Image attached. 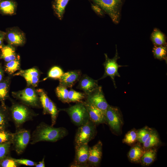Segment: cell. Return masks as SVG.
<instances>
[{"label": "cell", "instance_id": "obj_1", "mask_svg": "<svg viewBox=\"0 0 167 167\" xmlns=\"http://www.w3.org/2000/svg\"><path fill=\"white\" fill-rule=\"evenodd\" d=\"M68 134L67 130L63 127L55 128L43 124L37 130L34 141L56 142L66 136Z\"/></svg>", "mask_w": 167, "mask_h": 167}, {"label": "cell", "instance_id": "obj_2", "mask_svg": "<svg viewBox=\"0 0 167 167\" xmlns=\"http://www.w3.org/2000/svg\"><path fill=\"white\" fill-rule=\"evenodd\" d=\"M107 14L113 22H119L123 0H92Z\"/></svg>", "mask_w": 167, "mask_h": 167}, {"label": "cell", "instance_id": "obj_3", "mask_svg": "<svg viewBox=\"0 0 167 167\" xmlns=\"http://www.w3.org/2000/svg\"><path fill=\"white\" fill-rule=\"evenodd\" d=\"M62 110L67 113L71 122L76 126H79L90 120L88 114L83 101L77 103L76 104Z\"/></svg>", "mask_w": 167, "mask_h": 167}, {"label": "cell", "instance_id": "obj_4", "mask_svg": "<svg viewBox=\"0 0 167 167\" xmlns=\"http://www.w3.org/2000/svg\"><path fill=\"white\" fill-rule=\"evenodd\" d=\"M96 125L90 120L79 126L75 137V145L88 144L93 139L96 134Z\"/></svg>", "mask_w": 167, "mask_h": 167}, {"label": "cell", "instance_id": "obj_5", "mask_svg": "<svg viewBox=\"0 0 167 167\" xmlns=\"http://www.w3.org/2000/svg\"><path fill=\"white\" fill-rule=\"evenodd\" d=\"M105 57V61L103 63L105 69L104 75L99 80L104 79L107 76H109L112 80L114 87L115 88L116 86L115 84L114 78L115 76L120 77L118 72V70L119 67L126 66L118 65L117 62L118 59L120 58L118 53L117 46H116V53L114 56L113 58H109L106 54H104Z\"/></svg>", "mask_w": 167, "mask_h": 167}, {"label": "cell", "instance_id": "obj_6", "mask_svg": "<svg viewBox=\"0 0 167 167\" xmlns=\"http://www.w3.org/2000/svg\"><path fill=\"white\" fill-rule=\"evenodd\" d=\"M105 118L107 122L113 131H120L123 124L122 116L119 109L117 107L109 105L107 109Z\"/></svg>", "mask_w": 167, "mask_h": 167}, {"label": "cell", "instance_id": "obj_7", "mask_svg": "<svg viewBox=\"0 0 167 167\" xmlns=\"http://www.w3.org/2000/svg\"><path fill=\"white\" fill-rule=\"evenodd\" d=\"M85 101L92 104L105 114L109 104L105 98L102 87L99 86L91 93L86 95Z\"/></svg>", "mask_w": 167, "mask_h": 167}, {"label": "cell", "instance_id": "obj_8", "mask_svg": "<svg viewBox=\"0 0 167 167\" xmlns=\"http://www.w3.org/2000/svg\"><path fill=\"white\" fill-rule=\"evenodd\" d=\"M5 40L13 46L23 45L26 41L25 33L17 27L7 28L5 32Z\"/></svg>", "mask_w": 167, "mask_h": 167}, {"label": "cell", "instance_id": "obj_9", "mask_svg": "<svg viewBox=\"0 0 167 167\" xmlns=\"http://www.w3.org/2000/svg\"><path fill=\"white\" fill-rule=\"evenodd\" d=\"M75 156L71 167H88L89 147L88 144L75 145Z\"/></svg>", "mask_w": 167, "mask_h": 167}, {"label": "cell", "instance_id": "obj_10", "mask_svg": "<svg viewBox=\"0 0 167 167\" xmlns=\"http://www.w3.org/2000/svg\"><path fill=\"white\" fill-rule=\"evenodd\" d=\"M102 144L100 141L89 147L88 161V166L96 167L99 165L102 156Z\"/></svg>", "mask_w": 167, "mask_h": 167}, {"label": "cell", "instance_id": "obj_11", "mask_svg": "<svg viewBox=\"0 0 167 167\" xmlns=\"http://www.w3.org/2000/svg\"><path fill=\"white\" fill-rule=\"evenodd\" d=\"M88 114L90 120L96 125L106 122L105 114L100 109L85 101H83Z\"/></svg>", "mask_w": 167, "mask_h": 167}, {"label": "cell", "instance_id": "obj_12", "mask_svg": "<svg viewBox=\"0 0 167 167\" xmlns=\"http://www.w3.org/2000/svg\"><path fill=\"white\" fill-rule=\"evenodd\" d=\"M30 139L29 132L26 130L19 131L14 136V141L17 153H22L24 150Z\"/></svg>", "mask_w": 167, "mask_h": 167}, {"label": "cell", "instance_id": "obj_13", "mask_svg": "<svg viewBox=\"0 0 167 167\" xmlns=\"http://www.w3.org/2000/svg\"><path fill=\"white\" fill-rule=\"evenodd\" d=\"M81 72L79 70L70 71L64 73L59 80V85L67 88H72L79 80L81 77Z\"/></svg>", "mask_w": 167, "mask_h": 167}, {"label": "cell", "instance_id": "obj_14", "mask_svg": "<svg viewBox=\"0 0 167 167\" xmlns=\"http://www.w3.org/2000/svg\"><path fill=\"white\" fill-rule=\"evenodd\" d=\"M97 80L84 75L80 79L77 88L83 90L87 95L99 86Z\"/></svg>", "mask_w": 167, "mask_h": 167}, {"label": "cell", "instance_id": "obj_15", "mask_svg": "<svg viewBox=\"0 0 167 167\" xmlns=\"http://www.w3.org/2000/svg\"><path fill=\"white\" fill-rule=\"evenodd\" d=\"M17 96L21 100L31 105H36L38 101L37 96L35 91L30 88L19 91Z\"/></svg>", "mask_w": 167, "mask_h": 167}, {"label": "cell", "instance_id": "obj_16", "mask_svg": "<svg viewBox=\"0 0 167 167\" xmlns=\"http://www.w3.org/2000/svg\"><path fill=\"white\" fill-rule=\"evenodd\" d=\"M18 4L14 0H0V13L2 15L16 14Z\"/></svg>", "mask_w": 167, "mask_h": 167}, {"label": "cell", "instance_id": "obj_17", "mask_svg": "<svg viewBox=\"0 0 167 167\" xmlns=\"http://www.w3.org/2000/svg\"><path fill=\"white\" fill-rule=\"evenodd\" d=\"M12 113L14 120L18 124H21L24 122L28 115L27 109L21 105L14 107L12 110Z\"/></svg>", "mask_w": 167, "mask_h": 167}, {"label": "cell", "instance_id": "obj_18", "mask_svg": "<svg viewBox=\"0 0 167 167\" xmlns=\"http://www.w3.org/2000/svg\"><path fill=\"white\" fill-rule=\"evenodd\" d=\"M19 73L23 76L27 83L34 86H36L39 81V73L35 68H32L23 71Z\"/></svg>", "mask_w": 167, "mask_h": 167}, {"label": "cell", "instance_id": "obj_19", "mask_svg": "<svg viewBox=\"0 0 167 167\" xmlns=\"http://www.w3.org/2000/svg\"><path fill=\"white\" fill-rule=\"evenodd\" d=\"M0 59H3L6 62L16 58L17 57L14 48L12 45H4L0 49Z\"/></svg>", "mask_w": 167, "mask_h": 167}, {"label": "cell", "instance_id": "obj_20", "mask_svg": "<svg viewBox=\"0 0 167 167\" xmlns=\"http://www.w3.org/2000/svg\"><path fill=\"white\" fill-rule=\"evenodd\" d=\"M145 150L138 144L132 147L128 153V157L132 162L138 163L141 162Z\"/></svg>", "mask_w": 167, "mask_h": 167}, {"label": "cell", "instance_id": "obj_21", "mask_svg": "<svg viewBox=\"0 0 167 167\" xmlns=\"http://www.w3.org/2000/svg\"><path fill=\"white\" fill-rule=\"evenodd\" d=\"M70 0H54L52 3L54 12L57 17L61 20L63 17L65 7Z\"/></svg>", "mask_w": 167, "mask_h": 167}, {"label": "cell", "instance_id": "obj_22", "mask_svg": "<svg viewBox=\"0 0 167 167\" xmlns=\"http://www.w3.org/2000/svg\"><path fill=\"white\" fill-rule=\"evenodd\" d=\"M151 39L154 45H166L165 34L157 28H155L151 35Z\"/></svg>", "mask_w": 167, "mask_h": 167}, {"label": "cell", "instance_id": "obj_23", "mask_svg": "<svg viewBox=\"0 0 167 167\" xmlns=\"http://www.w3.org/2000/svg\"><path fill=\"white\" fill-rule=\"evenodd\" d=\"M156 155V150L151 148L145 150L142 157L141 161L144 165L148 166L155 160Z\"/></svg>", "mask_w": 167, "mask_h": 167}, {"label": "cell", "instance_id": "obj_24", "mask_svg": "<svg viewBox=\"0 0 167 167\" xmlns=\"http://www.w3.org/2000/svg\"><path fill=\"white\" fill-rule=\"evenodd\" d=\"M160 141L158 134L153 130L148 138L143 143V148L145 150L153 148L158 145Z\"/></svg>", "mask_w": 167, "mask_h": 167}, {"label": "cell", "instance_id": "obj_25", "mask_svg": "<svg viewBox=\"0 0 167 167\" xmlns=\"http://www.w3.org/2000/svg\"><path fill=\"white\" fill-rule=\"evenodd\" d=\"M86 96V95L84 93L77 92L71 88L68 92V103L71 102H83V100L85 99Z\"/></svg>", "mask_w": 167, "mask_h": 167}, {"label": "cell", "instance_id": "obj_26", "mask_svg": "<svg viewBox=\"0 0 167 167\" xmlns=\"http://www.w3.org/2000/svg\"><path fill=\"white\" fill-rule=\"evenodd\" d=\"M152 51L155 58L160 60H166V45H154Z\"/></svg>", "mask_w": 167, "mask_h": 167}, {"label": "cell", "instance_id": "obj_27", "mask_svg": "<svg viewBox=\"0 0 167 167\" xmlns=\"http://www.w3.org/2000/svg\"><path fill=\"white\" fill-rule=\"evenodd\" d=\"M20 63L19 57L14 60L6 62L5 65L4 71L9 74H12L18 70Z\"/></svg>", "mask_w": 167, "mask_h": 167}, {"label": "cell", "instance_id": "obj_28", "mask_svg": "<svg viewBox=\"0 0 167 167\" xmlns=\"http://www.w3.org/2000/svg\"><path fill=\"white\" fill-rule=\"evenodd\" d=\"M152 130L148 126H145L137 131V140L143 143L148 138Z\"/></svg>", "mask_w": 167, "mask_h": 167}, {"label": "cell", "instance_id": "obj_29", "mask_svg": "<svg viewBox=\"0 0 167 167\" xmlns=\"http://www.w3.org/2000/svg\"><path fill=\"white\" fill-rule=\"evenodd\" d=\"M55 92L57 96L62 102L68 103L69 91L67 88L59 85L56 88Z\"/></svg>", "mask_w": 167, "mask_h": 167}, {"label": "cell", "instance_id": "obj_30", "mask_svg": "<svg viewBox=\"0 0 167 167\" xmlns=\"http://www.w3.org/2000/svg\"><path fill=\"white\" fill-rule=\"evenodd\" d=\"M37 91L40 96V99L43 108L44 113H48V107L49 106L50 99L47 94L42 89H37Z\"/></svg>", "mask_w": 167, "mask_h": 167}, {"label": "cell", "instance_id": "obj_31", "mask_svg": "<svg viewBox=\"0 0 167 167\" xmlns=\"http://www.w3.org/2000/svg\"><path fill=\"white\" fill-rule=\"evenodd\" d=\"M64 72L60 67L55 66L52 67L49 71L47 76L44 79L46 80L48 78L59 79Z\"/></svg>", "mask_w": 167, "mask_h": 167}, {"label": "cell", "instance_id": "obj_32", "mask_svg": "<svg viewBox=\"0 0 167 167\" xmlns=\"http://www.w3.org/2000/svg\"><path fill=\"white\" fill-rule=\"evenodd\" d=\"M7 79H3L0 82V101H3L7 96L9 89Z\"/></svg>", "mask_w": 167, "mask_h": 167}, {"label": "cell", "instance_id": "obj_33", "mask_svg": "<svg viewBox=\"0 0 167 167\" xmlns=\"http://www.w3.org/2000/svg\"><path fill=\"white\" fill-rule=\"evenodd\" d=\"M137 131L132 130L128 132L123 139V142L129 145L134 143L137 140Z\"/></svg>", "mask_w": 167, "mask_h": 167}, {"label": "cell", "instance_id": "obj_34", "mask_svg": "<svg viewBox=\"0 0 167 167\" xmlns=\"http://www.w3.org/2000/svg\"><path fill=\"white\" fill-rule=\"evenodd\" d=\"M48 113L51 115L52 126L55 123L58 111L54 103L50 100L48 107Z\"/></svg>", "mask_w": 167, "mask_h": 167}, {"label": "cell", "instance_id": "obj_35", "mask_svg": "<svg viewBox=\"0 0 167 167\" xmlns=\"http://www.w3.org/2000/svg\"><path fill=\"white\" fill-rule=\"evenodd\" d=\"M10 146V142L0 143V161L6 157L9 152Z\"/></svg>", "mask_w": 167, "mask_h": 167}, {"label": "cell", "instance_id": "obj_36", "mask_svg": "<svg viewBox=\"0 0 167 167\" xmlns=\"http://www.w3.org/2000/svg\"><path fill=\"white\" fill-rule=\"evenodd\" d=\"M0 165L2 167H15L17 163L14 159L4 158L0 161Z\"/></svg>", "mask_w": 167, "mask_h": 167}, {"label": "cell", "instance_id": "obj_37", "mask_svg": "<svg viewBox=\"0 0 167 167\" xmlns=\"http://www.w3.org/2000/svg\"><path fill=\"white\" fill-rule=\"evenodd\" d=\"M11 137V135L7 132L3 130H0V143L10 142Z\"/></svg>", "mask_w": 167, "mask_h": 167}, {"label": "cell", "instance_id": "obj_38", "mask_svg": "<svg viewBox=\"0 0 167 167\" xmlns=\"http://www.w3.org/2000/svg\"><path fill=\"white\" fill-rule=\"evenodd\" d=\"M14 160L17 163H18L19 164L30 166L36 165L35 163L29 160L24 159H14Z\"/></svg>", "mask_w": 167, "mask_h": 167}, {"label": "cell", "instance_id": "obj_39", "mask_svg": "<svg viewBox=\"0 0 167 167\" xmlns=\"http://www.w3.org/2000/svg\"><path fill=\"white\" fill-rule=\"evenodd\" d=\"M4 111L0 109V130H3L6 123V116Z\"/></svg>", "mask_w": 167, "mask_h": 167}, {"label": "cell", "instance_id": "obj_40", "mask_svg": "<svg viewBox=\"0 0 167 167\" xmlns=\"http://www.w3.org/2000/svg\"><path fill=\"white\" fill-rule=\"evenodd\" d=\"M92 7L94 11L97 14L101 16H103L104 14V12L97 5L92 4Z\"/></svg>", "mask_w": 167, "mask_h": 167}, {"label": "cell", "instance_id": "obj_41", "mask_svg": "<svg viewBox=\"0 0 167 167\" xmlns=\"http://www.w3.org/2000/svg\"><path fill=\"white\" fill-rule=\"evenodd\" d=\"M5 32L0 30V49L4 45V41L5 40Z\"/></svg>", "mask_w": 167, "mask_h": 167}, {"label": "cell", "instance_id": "obj_42", "mask_svg": "<svg viewBox=\"0 0 167 167\" xmlns=\"http://www.w3.org/2000/svg\"><path fill=\"white\" fill-rule=\"evenodd\" d=\"M4 71L0 65V82L4 79Z\"/></svg>", "mask_w": 167, "mask_h": 167}, {"label": "cell", "instance_id": "obj_43", "mask_svg": "<svg viewBox=\"0 0 167 167\" xmlns=\"http://www.w3.org/2000/svg\"><path fill=\"white\" fill-rule=\"evenodd\" d=\"M35 165L36 167H45L44 158L40 162L39 164Z\"/></svg>", "mask_w": 167, "mask_h": 167}, {"label": "cell", "instance_id": "obj_44", "mask_svg": "<svg viewBox=\"0 0 167 167\" xmlns=\"http://www.w3.org/2000/svg\"><path fill=\"white\" fill-rule=\"evenodd\" d=\"M0 55H1V51H0Z\"/></svg>", "mask_w": 167, "mask_h": 167}]
</instances>
